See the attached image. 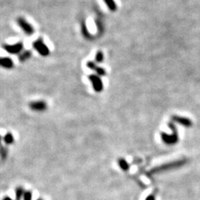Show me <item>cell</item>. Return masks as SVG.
<instances>
[{
  "mask_svg": "<svg viewBox=\"0 0 200 200\" xmlns=\"http://www.w3.org/2000/svg\"><path fill=\"white\" fill-rule=\"evenodd\" d=\"M0 145H2V137L0 135Z\"/></svg>",
  "mask_w": 200,
  "mask_h": 200,
  "instance_id": "obj_22",
  "label": "cell"
},
{
  "mask_svg": "<svg viewBox=\"0 0 200 200\" xmlns=\"http://www.w3.org/2000/svg\"><path fill=\"white\" fill-rule=\"evenodd\" d=\"M3 200H13V199L10 198V197H8V196H6V197H4V198H3Z\"/></svg>",
  "mask_w": 200,
  "mask_h": 200,
  "instance_id": "obj_21",
  "label": "cell"
},
{
  "mask_svg": "<svg viewBox=\"0 0 200 200\" xmlns=\"http://www.w3.org/2000/svg\"><path fill=\"white\" fill-rule=\"evenodd\" d=\"M87 67H88V68L92 69V70L95 71L96 73H98V75L100 76H104L105 74H106V72H105L104 69L97 66L95 63L93 61H88V63H87Z\"/></svg>",
  "mask_w": 200,
  "mask_h": 200,
  "instance_id": "obj_10",
  "label": "cell"
},
{
  "mask_svg": "<svg viewBox=\"0 0 200 200\" xmlns=\"http://www.w3.org/2000/svg\"><path fill=\"white\" fill-rule=\"evenodd\" d=\"M145 200H155V197L154 195H149Z\"/></svg>",
  "mask_w": 200,
  "mask_h": 200,
  "instance_id": "obj_20",
  "label": "cell"
},
{
  "mask_svg": "<svg viewBox=\"0 0 200 200\" xmlns=\"http://www.w3.org/2000/svg\"><path fill=\"white\" fill-rule=\"evenodd\" d=\"M104 2L111 11H115L117 9V5L113 0H104Z\"/></svg>",
  "mask_w": 200,
  "mask_h": 200,
  "instance_id": "obj_15",
  "label": "cell"
},
{
  "mask_svg": "<svg viewBox=\"0 0 200 200\" xmlns=\"http://www.w3.org/2000/svg\"><path fill=\"white\" fill-rule=\"evenodd\" d=\"M88 78H89V80H90V82L92 83L93 89H94L96 92H101V91L103 89V82L102 80H101V78H100L98 75L91 74V75L88 76Z\"/></svg>",
  "mask_w": 200,
  "mask_h": 200,
  "instance_id": "obj_6",
  "label": "cell"
},
{
  "mask_svg": "<svg viewBox=\"0 0 200 200\" xmlns=\"http://www.w3.org/2000/svg\"><path fill=\"white\" fill-rule=\"evenodd\" d=\"M37 200H44V199H43V198H38Z\"/></svg>",
  "mask_w": 200,
  "mask_h": 200,
  "instance_id": "obj_23",
  "label": "cell"
},
{
  "mask_svg": "<svg viewBox=\"0 0 200 200\" xmlns=\"http://www.w3.org/2000/svg\"><path fill=\"white\" fill-rule=\"evenodd\" d=\"M0 67L7 68V69H11L13 68V62L10 58L0 57Z\"/></svg>",
  "mask_w": 200,
  "mask_h": 200,
  "instance_id": "obj_9",
  "label": "cell"
},
{
  "mask_svg": "<svg viewBox=\"0 0 200 200\" xmlns=\"http://www.w3.org/2000/svg\"><path fill=\"white\" fill-rule=\"evenodd\" d=\"M32 192L31 191H25L24 194V200H32Z\"/></svg>",
  "mask_w": 200,
  "mask_h": 200,
  "instance_id": "obj_19",
  "label": "cell"
},
{
  "mask_svg": "<svg viewBox=\"0 0 200 200\" xmlns=\"http://www.w3.org/2000/svg\"><path fill=\"white\" fill-rule=\"evenodd\" d=\"M95 59L97 63H102V62L103 61V54L102 51H98V53H97Z\"/></svg>",
  "mask_w": 200,
  "mask_h": 200,
  "instance_id": "obj_17",
  "label": "cell"
},
{
  "mask_svg": "<svg viewBox=\"0 0 200 200\" xmlns=\"http://www.w3.org/2000/svg\"><path fill=\"white\" fill-rule=\"evenodd\" d=\"M118 164L119 167L122 168L123 170L126 171L129 168V164H128L124 159H118Z\"/></svg>",
  "mask_w": 200,
  "mask_h": 200,
  "instance_id": "obj_14",
  "label": "cell"
},
{
  "mask_svg": "<svg viewBox=\"0 0 200 200\" xmlns=\"http://www.w3.org/2000/svg\"><path fill=\"white\" fill-rule=\"evenodd\" d=\"M23 48H24V44L22 42L17 43L15 44H11V45L10 44H3V49L11 54H19L22 52Z\"/></svg>",
  "mask_w": 200,
  "mask_h": 200,
  "instance_id": "obj_5",
  "label": "cell"
},
{
  "mask_svg": "<svg viewBox=\"0 0 200 200\" xmlns=\"http://www.w3.org/2000/svg\"><path fill=\"white\" fill-rule=\"evenodd\" d=\"M185 160H180V161H176L173 162V163H169V164H164V165H162V166L157 167L156 168H154L151 171L152 173H157V172H161V171H165L168 170V169H171V168H178V167H180L182 165L185 164Z\"/></svg>",
  "mask_w": 200,
  "mask_h": 200,
  "instance_id": "obj_3",
  "label": "cell"
},
{
  "mask_svg": "<svg viewBox=\"0 0 200 200\" xmlns=\"http://www.w3.org/2000/svg\"><path fill=\"white\" fill-rule=\"evenodd\" d=\"M33 47H34V49H35L40 55H42V56H48L49 54V53H50L48 46H47L46 44L44 43V41H43V39H38L36 41H34V43H33Z\"/></svg>",
  "mask_w": 200,
  "mask_h": 200,
  "instance_id": "obj_2",
  "label": "cell"
},
{
  "mask_svg": "<svg viewBox=\"0 0 200 200\" xmlns=\"http://www.w3.org/2000/svg\"><path fill=\"white\" fill-rule=\"evenodd\" d=\"M25 191L24 189L22 188V187H18L16 188V191H15V196H16V200H21V198L24 197V194Z\"/></svg>",
  "mask_w": 200,
  "mask_h": 200,
  "instance_id": "obj_13",
  "label": "cell"
},
{
  "mask_svg": "<svg viewBox=\"0 0 200 200\" xmlns=\"http://www.w3.org/2000/svg\"><path fill=\"white\" fill-rule=\"evenodd\" d=\"M82 33H83V36L85 37V38H87V39H89L90 38V34H89V32H88V29H87V27H86V25H85V23L82 22Z\"/></svg>",
  "mask_w": 200,
  "mask_h": 200,
  "instance_id": "obj_16",
  "label": "cell"
},
{
  "mask_svg": "<svg viewBox=\"0 0 200 200\" xmlns=\"http://www.w3.org/2000/svg\"><path fill=\"white\" fill-rule=\"evenodd\" d=\"M29 108L35 112H43L47 109V103L44 101H34L29 103Z\"/></svg>",
  "mask_w": 200,
  "mask_h": 200,
  "instance_id": "obj_7",
  "label": "cell"
},
{
  "mask_svg": "<svg viewBox=\"0 0 200 200\" xmlns=\"http://www.w3.org/2000/svg\"><path fill=\"white\" fill-rule=\"evenodd\" d=\"M7 149H5L3 145H0V156H1L3 159H4L7 157Z\"/></svg>",
  "mask_w": 200,
  "mask_h": 200,
  "instance_id": "obj_18",
  "label": "cell"
},
{
  "mask_svg": "<svg viewBox=\"0 0 200 200\" xmlns=\"http://www.w3.org/2000/svg\"><path fill=\"white\" fill-rule=\"evenodd\" d=\"M31 56H32V52L30 51V50H26V51H24L19 54L18 60L20 62H25L26 60L29 59Z\"/></svg>",
  "mask_w": 200,
  "mask_h": 200,
  "instance_id": "obj_11",
  "label": "cell"
},
{
  "mask_svg": "<svg viewBox=\"0 0 200 200\" xmlns=\"http://www.w3.org/2000/svg\"><path fill=\"white\" fill-rule=\"evenodd\" d=\"M168 126H169V128H170L171 129H172V131H173V134H172V135H168V134H165V133H162V140L164 141V144H168V145L177 144L178 142V134L175 125L173 124V123H168Z\"/></svg>",
  "mask_w": 200,
  "mask_h": 200,
  "instance_id": "obj_1",
  "label": "cell"
},
{
  "mask_svg": "<svg viewBox=\"0 0 200 200\" xmlns=\"http://www.w3.org/2000/svg\"><path fill=\"white\" fill-rule=\"evenodd\" d=\"M17 23L18 24V26H19L23 29V31L25 33V34H27L29 36L34 34V28H33V26L30 24L29 23H28L24 18H18Z\"/></svg>",
  "mask_w": 200,
  "mask_h": 200,
  "instance_id": "obj_4",
  "label": "cell"
},
{
  "mask_svg": "<svg viewBox=\"0 0 200 200\" xmlns=\"http://www.w3.org/2000/svg\"><path fill=\"white\" fill-rule=\"evenodd\" d=\"M3 142L8 145H10L14 143V136L10 132L7 133L3 137Z\"/></svg>",
  "mask_w": 200,
  "mask_h": 200,
  "instance_id": "obj_12",
  "label": "cell"
},
{
  "mask_svg": "<svg viewBox=\"0 0 200 200\" xmlns=\"http://www.w3.org/2000/svg\"><path fill=\"white\" fill-rule=\"evenodd\" d=\"M172 119H173V121L178 123V124H182L183 126H184V127L189 128V127H191L192 125H193V123H192V121H191L189 118H187L180 117V116H177V115H174V116H173V117H172Z\"/></svg>",
  "mask_w": 200,
  "mask_h": 200,
  "instance_id": "obj_8",
  "label": "cell"
}]
</instances>
